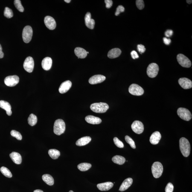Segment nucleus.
I'll return each instance as SVG.
<instances>
[{
  "mask_svg": "<svg viewBox=\"0 0 192 192\" xmlns=\"http://www.w3.org/2000/svg\"><path fill=\"white\" fill-rule=\"evenodd\" d=\"M44 23L47 28L50 30H54L56 26L55 20L52 17L49 16H46L44 19Z\"/></svg>",
  "mask_w": 192,
  "mask_h": 192,
  "instance_id": "13",
  "label": "nucleus"
},
{
  "mask_svg": "<svg viewBox=\"0 0 192 192\" xmlns=\"http://www.w3.org/2000/svg\"><path fill=\"white\" fill-rule=\"evenodd\" d=\"M19 77L17 76L14 75L9 76L6 77L4 82L7 86L13 87L17 84L19 83Z\"/></svg>",
  "mask_w": 192,
  "mask_h": 192,
  "instance_id": "10",
  "label": "nucleus"
},
{
  "mask_svg": "<svg viewBox=\"0 0 192 192\" xmlns=\"http://www.w3.org/2000/svg\"><path fill=\"white\" fill-rule=\"evenodd\" d=\"M1 172L2 174L7 178H11L12 177L11 172L7 167H1L0 169Z\"/></svg>",
  "mask_w": 192,
  "mask_h": 192,
  "instance_id": "33",
  "label": "nucleus"
},
{
  "mask_svg": "<svg viewBox=\"0 0 192 192\" xmlns=\"http://www.w3.org/2000/svg\"><path fill=\"white\" fill-rule=\"evenodd\" d=\"M77 167L78 170L81 171L85 172L90 169L91 167V165L88 163H84L78 164Z\"/></svg>",
  "mask_w": 192,
  "mask_h": 192,
  "instance_id": "31",
  "label": "nucleus"
},
{
  "mask_svg": "<svg viewBox=\"0 0 192 192\" xmlns=\"http://www.w3.org/2000/svg\"><path fill=\"white\" fill-rule=\"evenodd\" d=\"M125 9L123 5H119L117 7L116 12H115V15L116 16H118L121 13H122L125 11Z\"/></svg>",
  "mask_w": 192,
  "mask_h": 192,
  "instance_id": "40",
  "label": "nucleus"
},
{
  "mask_svg": "<svg viewBox=\"0 0 192 192\" xmlns=\"http://www.w3.org/2000/svg\"><path fill=\"white\" fill-rule=\"evenodd\" d=\"M177 59L178 63L183 67L188 68L191 67V61L184 55L182 54H178L177 56Z\"/></svg>",
  "mask_w": 192,
  "mask_h": 192,
  "instance_id": "8",
  "label": "nucleus"
},
{
  "mask_svg": "<svg viewBox=\"0 0 192 192\" xmlns=\"http://www.w3.org/2000/svg\"><path fill=\"white\" fill-rule=\"evenodd\" d=\"M34 66L33 59L31 57H28L24 61L23 67L26 71L29 73H31L33 71Z\"/></svg>",
  "mask_w": 192,
  "mask_h": 192,
  "instance_id": "11",
  "label": "nucleus"
},
{
  "mask_svg": "<svg viewBox=\"0 0 192 192\" xmlns=\"http://www.w3.org/2000/svg\"><path fill=\"white\" fill-rule=\"evenodd\" d=\"M10 157L13 162L17 164H20L22 162V157L21 155L17 152H12L10 154Z\"/></svg>",
  "mask_w": 192,
  "mask_h": 192,
  "instance_id": "26",
  "label": "nucleus"
},
{
  "mask_svg": "<svg viewBox=\"0 0 192 192\" xmlns=\"http://www.w3.org/2000/svg\"><path fill=\"white\" fill-rule=\"evenodd\" d=\"M179 146L183 155L185 157H188L190 152V145L188 140L184 138H181L179 140Z\"/></svg>",
  "mask_w": 192,
  "mask_h": 192,
  "instance_id": "1",
  "label": "nucleus"
},
{
  "mask_svg": "<svg viewBox=\"0 0 192 192\" xmlns=\"http://www.w3.org/2000/svg\"><path fill=\"white\" fill-rule=\"evenodd\" d=\"M173 31L172 30H167L165 32V35L166 37H170L173 35Z\"/></svg>",
  "mask_w": 192,
  "mask_h": 192,
  "instance_id": "45",
  "label": "nucleus"
},
{
  "mask_svg": "<svg viewBox=\"0 0 192 192\" xmlns=\"http://www.w3.org/2000/svg\"><path fill=\"white\" fill-rule=\"evenodd\" d=\"M74 53L79 59H84L87 55V53L86 50L79 47L75 49Z\"/></svg>",
  "mask_w": 192,
  "mask_h": 192,
  "instance_id": "25",
  "label": "nucleus"
},
{
  "mask_svg": "<svg viewBox=\"0 0 192 192\" xmlns=\"http://www.w3.org/2000/svg\"><path fill=\"white\" fill-rule=\"evenodd\" d=\"M131 54L133 59H138L139 57L138 53L135 51H132L131 53Z\"/></svg>",
  "mask_w": 192,
  "mask_h": 192,
  "instance_id": "44",
  "label": "nucleus"
},
{
  "mask_svg": "<svg viewBox=\"0 0 192 192\" xmlns=\"http://www.w3.org/2000/svg\"><path fill=\"white\" fill-rule=\"evenodd\" d=\"M163 168L161 163L156 161L153 163L152 167V172L154 177L158 178L162 175Z\"/></svg>",
  "mask_w": 192,
  "mask_h": 192,
  "instance_id": "4",
  "label": "nucleus"
},
{
  "mask_svg": "<svg viewBox=\"0 0 192 192\" xmlns=\"http://www.w3.org/2000/svg\"><path fill=\"white\" fill-rule=\"evenodd\" d=\"M174 190V186L171 182L167 184L165 188V192H173Z\"/></svg>",
  "mask_w": 192,
  "mask_h": 192,
  "instance_id": "41",
  "label": "nucleus"
},
{
  "mask_svg": "<svg viewBox=\"0 0 192 192\" xmlns=\"http://www.w3.org/2000/svg\"><path fill=\"white\" fill-rule=\"evenodd\" d=\"M10 134L12 136L16 138L18 140H22V135L19 132L17 131L16 130H13L11 131Z\"/></svg>",
  "mask_w": 192,
  "mask_h": 192,
  "instance_id": "37",
  "label": "nucleus"
},
{
  "mask_svg": "<svg viewBox=\"0 0 192 192\" xmlns=\"http://www.w3.org/2000/svg\"><path fill=\"white\" fill-rule=\"evenodd\" d=\"M65 1L67 3H69L71 2V0H65Z\"/></svg>",
  "mask_w": 192,
  "mask_h": 192,
  "instance_id": "50",
  "label": "nucleus"
},
{
  "mask_svg": "<svg viewBox=\"0 0 192 192\" xmlns=\"http://www.w3.org/2000/svg\"><path fill=\"white\" fill-rule=\"evenodd\" d=\"M138 50L141 54H142V53H144L145 52L146 49L145 48L144 45H138Z\"/></svg>",
  "mask_w": 192,
  "mask_h": 192,
  "instance_id": "42",
  "label": "nucleus"
},
{
  "mask_svg": "<svg viewBox=\"0 0 192 192\" xmlns=\"http://www.w3.org/2000/svg\"><path fill=\"white\" fill-rule=\"evenodd\" d=\"M33 35V30L30 26H27L23 30L22 37L23 40L26 43H28L31 41Z\"/></svg>",
  "mask_w": 192,
  "mask_h": 192,
  "instance_id": "5",
  "label": "nucleus"
},
{
  "mask_svg": "<svg viewBox=\"0 0 192 192\" xmlns=\"http://www.w3.org/2000/svg\"><path fill=\"white\" fill-rule=\"evenodd\" d=\"M33 192H44L43 191H42V190H34Z\"/></svg>",
  "mask_w": 192,
  "mask_h": 192,
  "instance_id": "49",
  "label": "nucleus"
},
{
  "mask_svg": "<svg viewBox=\"0 0 192 192\" xmlns=\"http://www.w3.org/2000/svg\"><path fill=\"white\" fill-rule=\"evenodd\" d=\"M65 125L63 120L59 119L55 121L53 131L56 135H60L65 132Z\"/></svg>",
  "mask_w": 192,
  "mask_h": 192,
  "instance_id": "3",
  "label": "nucleus"
},
{
  "mask_svg": "<svg viewBox=\"0 0 192 192\" xmlns=\"http://www.w3.org/2000/svg\"><path fill=\"white\" fill-rule=\"evenodd\" d=\"M125 140L127 144H129L131 147L132 148L135 149L136 148V146H135V142L130 137L128 136V135H126L125 137Z\"/></svg>",
  "mask_w": 192,
  "mask_h": 192,
  "instance_id": "35",
  "label": "nucleus"
},
{
  "mask_svg": "<svg viewBox=\"0 0 192 192\" xmlns=\"http://www.w3.org/2000/svg\"><path fill=\"white\" fill-rule=\"evenodd\" d=\"M43 180L48 185L52 186L54 184V180L52 176L48 174H44L42 176Z\"/></svg>",
  "mask_w": 192,
  "mask_h": 192,
  "instance_id": "28",
  "label": "nucleus"
},
{
  "mask_svg": "<svg viewBox=\"0 0 192 192\" xmlns=\"http://www.w3.org/2000/svg\"><path fill=\"white\" fill-rule=\"evenodd\" d=\"M106 77L101 75H96L91 77L89 80L91 84H95L102 83L106 80Z\"/></svg>",
  "mask_w": 192,
  "mask_h": 192,
  "instance_id": "15",
  "label": "nucleus"
},
{
  "mask_svg": "<svg viewBox=\"0 0 192 192\" xmlns=\"http://www.w3.org/2000/svg\"><path fill=\"white\" fill-rule=\"evenodd\" d=\"M48 153L50 156L53 159H58L60 155V152L56 149H50Z\"/></svg>",
  "mask_w": 192,
  "mask_h": 192,
  "instance_id": "30",
  "label": "nucleus"
},
{
  "mask_svg": "<svg viewBox=\"0 0 192 192\" xmlns=\"http://www.w3.org/2000/svg\"><path fill=\"white\" fill-rule=\"evenodd\" d=\"M113 162L118 165H123L126 161V159L124 157L120 155H115L112 158Z\"/></svg>",
  "mask_w": 192,
  "mask_h": 192,
  "instance_id": "29",
  "label": "nucleus"
},
{
  "mask_svg": "<svg viewBox=\"0 0 192 192\" xmlns=\"http://www.w3.org/2000/svg\"><path fill=\"white\" fill-rule=\"evenodd\" d=\"M114 184L111 182H107L97 184V187L101 191H108L113 187Z\"/></svg>",
  "mask_w": 192,
  "mask_h": 192,
  "instance_id": "18",
  "label": "nucleus"
},
{
  "mask_svg": "<svg viewBox=\"0 0 192 192\" xmlns=\"http://www.w3.org/2000/svg\"><path fill=\"white\" fill-rule=\"evenodd\" d=\"M14 4L16 8L19 12H23L24 11V9L21 4L20 1V0H15L14 1Z\"/></svg>",
  "mask_w": 192,
  "mask_h": 192,
  "instance_id": "36",
  "label": "nucleus"
},
{
  "mask_svg": "<svg viewBox=\"0 0 192 192\" xmlns=\"http://www.w3.org/2000/svg\"><path fill=\"white\" fill-rule=\"evenodd\" d=\"M136 5L139 10H143L144 7V1L143 0H137L136 1Z\"/></svg>",
  "mask_w": 192,
  "mask_h": 192,
  "instance_id": "39",
  "label": "nucleus"
},
{
  "mask_svg": "<svg viewBox=\"0 0 192 192\" xmlns=\"http://www.w3.org/2000/svg\"><path fill=\"white\" fill-rule=\"evenodd\" d=\"M4 16L7 18H12L13 16V11L8 7H6L4 11Z\"/></svg>",
  "mask_w": 192,
  "mask_h": 192,
  "instance_id": "34",
  "label": "nucleus"
},
{
  "mask_svg": "<svg viewBox=\"0 0 192 192\" xmlns=\"http://www.w3.org/2000/svg\"><path fill=\"white\" fill-rule=\"evenodd\" d=\"M113 140L114 144L117 147L120 148H123L124 147V144L122 142L120 141L118 138L115 137L114 138Z\"/></svg>",
  "mask_w": 192,
  "mask_h": 192,
  "instance_id": "38",
  "label": "nucleus"
},
{
  "mask_svg": "<svg viewBox=\"0 0 192 192\" xmlns=\"http://www.w3.org/2000/svg\"><path fill=\"white\" fill-rule=\"evenodd\" d=\"M91 110L97 113L106 112L109 109V106L107 103H95L91 104L90 106Z\"/></svg>",
  "mask_w": 192,
  "mask_h": 192,
  "instance_id": "2",
  "label": "nucleus"
},
{
  "mask_svg": "<svg viewBox=\"0 0 192 192\" xmlns=\"http://www.w3.org/2000/svg\"><path fill=\"white\" fill-rule=\"evenodd\" d=\"M132 183H133V179L132 178H127L123 181L119 190L121 191H125L131 186Z\"/></svg>",
  "mask_w": 192,
  "mask_h": 192,
  "instance_id": "23",
  "label": "nucleus"
},
{
  "mask_svg": "<svg viewBox=\"0 0 192 192\" xmlns=\"http://www.w3.org/2000/svg\"><path fill=\"white\" fill-rule=\"evenodd\" d=\"M178 83L181 87L184 89H190L192 87L191 81L186 78H182L178 80Z\"/></svg>",
  "mask_w": 192,
  "mask_h": 192,
  "instance_id": "14",
  "label": "nucleus"
},
{
  "mask_svg": "<svg viewBox=\"0 0 192 192\" xmlns=\"http://www.w3.org/2000/svg\"><path fill=\"white\" fill-rule=\"evenodd\" d=\"M131 128L134 132L138 134H140L144 132V126L141 122L135 121L132 123Z\"/></svg>",
  "mask_w": 192,
  "mask_h": 192,
  "instance_id": "12",
  "label": "nucleus"
},
{
  "mask_svg": "<svg viewBox=\"0 0 192 192\" xmlns=\"http://www.w3.org/2000/svg\"><path fill=\"white\" fill-rule=\"evenodd\" d=\"M4 56V53L2 51V48L1 44H0V59H2Z\"/></svg>",
  "mask_w": 192,
  "mask_h": 192,
  "instance_id": "47",
  "label": "nucleus"
},
{
  "mask_svg": "<svg viewBox=\"0 0 192 192\" xmlns=\"http://www.w3.org/2000/svg\"><path fill=\"white\" fill-rule=\"evenodd\" d=\"M161 138V135L158 131H155L151 135L150 142L151 144L153 145L157 144L159 143Z\"/></svg>",
  "mask_w": 192,
  "mask_h": 192,
  "instance_id": "20",
  "label": "nucleus"
},
{
  "mask_svg": "<svg viewBox=\"0 0 192 192\" xmlns=\"http://www.w3.org/2000/svg\"><path fill=\"white\" fill-rule=\"evenodd\" d=\"M121 53V50L118 48H114L111 50L108 53V56L110 59H113L119 57Z\"/></svg>",
  "mask_w": 192,
  "mask_h": 192,
  "instance_id": "24",
  "label": "nucleus"
},
{
  "mask_svg": "<svg viewBox=\"0 0 192 192\" xmlns=\"http://www.w3.org/2000/svg\"><path fill=\"white\" fill-rule=\"evenodd\" d=\"M105 2L106 4V7L107 8H110L112 7L113 1L112 0H106Z\"/></svg>",
  "mask_w": 192,
  "mask_h": 192,
  "instance_id": "43",
  "label": "nucleus"
},
{
  "mask_svg": "<svg viewBox=\"0 0 192 192\" xmlns=\"http://www.w3.org/2000/svg\"><path fill=\"white\" fill-rule=\"evenodd\" d=\"M177 114L181 118L185 121H190L192 118L191 112L188 109L185 108H179L177 110Z\"/></svg>",
  "mask_w": 192,
  "mask_h": 192,
  "instance_id": "7",
  "label": "nucleus"
},
{
  "mask_svg": "<svg viewBox=\"0 0 192 192\" xmlns=\"http://www.w3.org/2000/svg\"><path fill=\"white\" fill-rule=\"evenodd\" d=\"M91 140V137L89 136L84 137L79 139L76 142V145L82 146L86 145L90 142Z\"/></svg>",
  "mask_w": 192,
  "mask_h": 192,
  "instance_id": "27",
  "label": "nucleus"
},
{
  "mask_svg": "<svg viewBox=\"0 0 192 192\" xmlns=\"http://www.w3.org/2000/svg\"><path fill=\"white\" fill-rule=\"evenodd\" d=\"M159 71V66L157 64L152 63L149 64L147 68V75L151 78H154L156 77Z\"/></svg>",
  "mask_w": 192,
  "mask_h": 192,
  "instance_id": "6",
  "label": "nucleus"
},
{
  "mask_svg": "<svg viewBox=\"0 0 192 192\" xmlns=\"http://www.w3.org/2000/svg\"><path fill=\"white\" fill-rule=\"evenodd\" d=\"M85 21L86 26L91 29L94 28L95 22L94 19H91V15L90 13L88 12L85 15Z\"/></svg>",
  "mask_w": 192,
  "mask_h": 192,
  "instance_id": "16",
  "label": "nucleus"
},
{
  "mask_svg": "<svg viewBox=\"0 0 192 192\" xmlns=\"http://www.w3.org/2000/svg\"><path fill=\"white\" fill-rule=\"evenodd\" d=\"M163 40L164 43L166 45H169L171 42V40L170 39H167L166 37H164L163 38Z\"/></svg>",
  "mask_w": 192,
  "mask_h": 192,
  "instance_id": "46",
  "label": "nucleus"
},
{
  "mask_svg": "<svg viewBox=\"0 0 192 192\" xmlns=\"http://www.w3.org/2000/svg\"><path fill=\"white\" fill-rule=\"evenodd\" d=\"M72 83L69 80H67L61 84L59 88V91L61 94H64L69 90L71 88Z\"/></svg>",
  "mask_w": 192,
  "mask_h": 192,
  "instance_id": "17",
  "label": "nucleus"
},
{
  "mask_svg": "<svg viewBox=\"0 0 192 192\" xmlns=\"http://www.w3.org/2000/svg\"><path fill=\"white\" fill-rule=\"evenodd\" d=\"M0 107L6 111L7 115L10 116L12 114L11 106L10 103L4 100L0 101Z\"/></svg>",
  "mask_w": 192,
  "mask_h": 192,
  "instance_id": "22",
  "label": "nucleus"
},
{
  "mask_svg": "<svg viewBox=\"0 0 192 192\" xmlns=\"http://www.w3.org/2000/svg\"><path fill=\"white\" fill-rule=\"evenodd\" d=\"M186 1L187 2L188 4H191L192 3V1H191V0H187Z\"/></svg>",
  "mask_w": 192,
  "mask_h": 192,
  "instance_id": "48",
  "label": "nucleus"
},
{
  "mask_svg": "<svg viewBox=\"0 0 192 192\" xmlns=\"http://www.w3.org/2000/svg\"><path fill=\"white\" fill-rule=\"evenodd\" d=\"M52 64V61L51 58L46 57L43 59L42 65L44 69L46 71H48L51 69Z\"/></svg>",
  "mask_w": 192,
  "mask_h": 192,
  "instance_id": "19",
  "label": "nucleus"
},
{
  "mask_svg": "<svg viewBox=\"0 0 192 192\" xmlns=\"http://www.w3.org/2000/svg\"><path fill=\"white\" fill-rule=\"evenodd\" d=\"M87 54H89V52H87Z\"/></svg>",
  "mask_w": 192,
  "mask_h": 192,
  "instance_id": "52",
  "label": "nucleus"
},
{
  "mask_svg": "<svg viewBox=\"0 0 192 192\" xmlns=\"http://www.w3.org/2000/svg\"><path fill=\"white\" fill-rule=\"evenodd\" d=\"M85 120L87 122L91 124H99L101 123L102 120L99 117L92 115H88L85 117Z\"/></svg>",
  "mask_w": 192,
  "mask_h": 192,
  "instance_id": "21",
  "label": "nucleus"
},
{
  "mask_svg": "<svg viewBox=\"0 0 192 192\" xmlns=\"http://www.w3.org/2000/svg\"><path fill=\"white\" fill-rule=\"evenodd\" d=\"M37 121V116L33 114H30L28 118L29 124L31 126H33L36 124Z\"/></svg>",
  "mask_w": 192,
  "mask_h": 192,
  "instance_id": "32",
  "label": "nucleus"
},
{
  "mask_svg": "<svg viewBox=\"0 0 192 192\" xmlns=\"http://www.w3.org/2000/svg\"><path fill=\"white\" fill-rule=\"evenodd\" d=\"M69 192H74L72 191V190H70V191H69Z\"/></svg>",
  "mask_w": 192,
  "mask_h": 192,
  "instance_id": "51",
  "label": "nucleus"
},
{
  "mask_svg": "<svg viewBox=\"0 0 192 192\" xmlns=\"http://www.w3.org/2000/svg\"><path fill=\"white\" fill-rule=\"evenodd\" d=\"M129 92L132 95L135 96H141L144 93V91L141 86L135 84H132L129 86Z\"/></svg>",
  "mask_w": 192,
  "mask_h": 192,
  "instance_id": "9",
  "label": "nucleus"
}]
</instances>
